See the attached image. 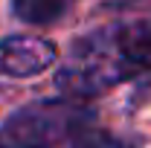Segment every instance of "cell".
Listing matches in <instances>:
<instances>
[{"instance_id":"cell-1","label":"cell","mask_w":151,"mask_h":148,"mask_svg":"<svg viewBox=\"0 0 151 148\" xmlns=\"http://www.w3.org/2000/svg\"><path fill=\"white\" fill-rule=\"evenodd\" d=\"M151 70V20L111 23L78 38L55 73L67 99H93Z\"/></svg>"},{"instance_id":"cell-2","label":"cell","mask_w":151,"mask_h":148,"mask_svg":"<svg viewBox=\"0 0 151 148\" xmlns=\"http://www.w3.org/2000/svg\"><path fill=\"white\" fill-rule=\"evenodd\" d=\"M78 99H47L15 111L0 125V148H55L84 128Z\"/></svg>"},{"instance_id":"cell-3","label":"cell","mask_w":151,"mask_h":148,"mask_svg":"<svg viewBox=\"0 0 151 148\" xmlns=\"http://www.w3.org/2000/svg\"><path fill=\"white\" fill-rule=\"evenodd\" d=\"M55 58H58V50L47 38L18 35V38L0 41V75H6V78L38 75L47 67H52Z\"/></svg>"},{"instance_id":"cell-4","label":"cell","mask_w":151,"mask_h":148,"mask_svg":"<svg viewBox=\"0 0 151 148\" xmlns=\"http://www.w3.org/2000/svg\"><path fill=\"white\" fill-rule=\"evenodd\" d=\"M73 3L76 0H12V12L23 23L50 26V23H58L64 18L73 9Z\"/></svg>"},{"instance_id":"cell-5","label":"cell","mask_w":151,"mask_h":148,"mask_svg":"<svg viewBox=\"0 0 151 148\" xmlns=\"http://www.w3.org/2000/svg\"><path fill=\"white\" fill-rule=\"evenodd\" d=\"M108 148H111V145H108Z\"/></svg>"}]
</instances>
